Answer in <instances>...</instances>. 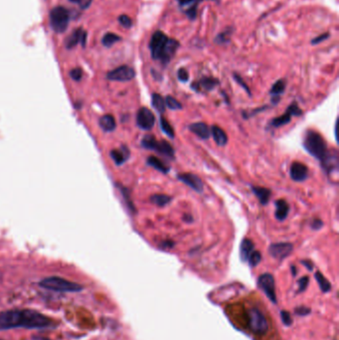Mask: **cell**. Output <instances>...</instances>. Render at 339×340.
I'll use <instances>...</instances> for the list:
<instances>
[{"label": "cell", "instance_id": "cell-34", "mask_svg": "<svg viewBox=\"0 0 339 340\" xmlns=\"http://www.w3.org/2000/svg\"><path fill=\"white\" fill-rule=\"evenodd\" d=\"M262 261V254L259 251H253V253L250 255L248 262L251 267H256L260 264Z\"/></svg>", "mask_w": 339, "mask_h": 340}, {"label": "cell", "instance_id": "cell-14", "mask_svg": "<svg viewBox=\"0 0 339 340\" xmlns=\"http://www.w3.org/2000/svg\"><path fill=\"white\" fill-rule=\"evenodd\" d=\"M289 175L293 181H296V182L304 181L308 176V168L305 164L298 161H294L290 165Z\"/></svg>", "mask_w": 339, "mask_h": 340}, {"label": "cell", "instance_id": "cell-39", "mask_svg": "<svg viewBox=\"0 0 339 340\" xmlns=\"http://www.w3.org/2000/svg\"><path fill=\"white\" fill-rule=\"evenodd\" d=\"M281 317H282V321L283 322V324H285L286 326H289L292 323V318L289 314V312L283 310L281 312Z\"/></svg>", "mask_w": 339, "mask_h": 340}, {"label": "cell", "instance_id": "cell-33", "mask_svg": "<svg viewBox=\"0 0 339 340\" xmlns=\"http://www.w3.org/2000/svg\"><path fill=\"white\" fill-rule=\"evenodd\" d=\"M165 105H166V108H169L173 111H177V110L182 109L181 103L178 102L174 97H171V96H167L165 98Z\"/></svg>", "mask_w": 339, "mask_h": 340}, {"label": "cell", "instance_id": "cell-2", "mask_svg": "<svg viewBox=\"0 0 339 340\" xmlns=\"http://www.w3.org/2000/svg\"><path fill=\"white\" fill-rule=\"evenodd\" d=\"M179 47L180 43L176 39L169 38L161 31H155L149 42L152 59L159 61L164 66L173 59Z\"/></svg>", "mask_w": 339, "mask_h": 340}, {"label": "cell", "instance_id": "cell-40", "mask_svg": "<svg viewBox=\"0 0 339 340\" xmlns=\"http://www.w3.org/2000/svg\"><path fill=\"white\" fill-rule=\"evenodd\" d=\"M329 36H330V34H329L328 32H326V33H323V34H321V35H319V36H317V37L313 38V39L311 40V44H312V45L319 44V43L323 42L324 40L328 39V38H329Z\"/></svg>", "mask_w": 339, "mask_h": 340}, {"label": "cell", "instance_id": "cell-43", "mask_svg": "<svg viewBox=\"0 0 339 340\" xmlns=\"http://www.w3.org/2000/svg\"><path fill=\"white\" fill-rule=\"evenodd\" d=\"M322 226H323V222L320 219H317V218H315L312 221V223H311V228L313 230H319V229L322 228Z\"/></svg>", "mask_w": 339, "mask_h": 340}, {"label": "cell", "instance_id": "cell-18", "mask_svg": "<svg viewBox=\"0 0 339 340\" xmlns=\"http://www.w3.org/2000/svg\"><path fill=\"white\" fill-rule=\"evenodd\" d=\"M189 130L191 132H193L194 134H196L198 137H200L201 139H208L210 137V128L209 126L203 122V121H199V122H193L188 126Z\"/></svg>", "mask_w": 339, "mask_h": 340}, {"label": "cell", "instance_id": "cell-26", "mask_svg": "<svg viewBox=\"0 0 339 340\" xmlns=\"http://www.w3.org/2000/svg\"><path fill=\"white\" fill-rule=\"evenodd\" d=\"M285 87H286V82L285 80L283 79H281L279 81H277L271 91H270V94L273 96V100L277 99V101H280V96L282 95L284 93V90H285Z\"/></svg>", "mask_w": 339, "mask_h": 340}, {"label": "cell", "instance_id": "cell-17", "mask_svg": "<svg viewBox=\"0 0 339 340\" xmlns=\"http://www.w3.org/2000/svg\"><path fill=\"white\" fill-rule=\"evenodd\" d=\"M86 37H87V33L82 28H78V29H76V31L74 33H72L68 37V39L66 41V47L68 49H72L79 43H82V45L85 46Z\"/></svg>", "mask_w": 339, "mask_h": 340}, {"label": "cell", "instance_id": "cell-37", "mask_svg": "<svg viewBox=\"0 0 339 340\" xmlns=\"http://www.w3.org/2000/svg\"><path fill=\"white\" fill-rule=\"evenodd\" d=\"M177 78H178V80H179L180 82L186 83V82L189 80V74H188V72L186 71V69H184V68L179 69L178 72H177Z\"/></svg>", "mask_w": 339, "mask_h": 340}, {"label": "cell", "instance_id": "cell-32", "mask_svg": "<svg viewBox=\"0 0 339 340\" xmlns=\"http://www.w3.org/2000/svg\"><path fill=\"white\" fill-rule=\"evenodd\" d=\"M121 38L114 34V33H107L104 37H103V44L106 46V47H111L113 46L114 43L120 41Z\"/></svg>", "mask_w": 339, "mask_h": 340}, {"label": "cell", "instance_id": "cell-35", "mask_svg": "<svg viewBox=\"0 0 339 340\" xmlns=\"http://www.w3.org/2000/svg\"><path fill=\"white\" fill-rule=\"evenodd\" d=\"M118 22L120 23V25L124 28H130L132 26V20L130 19V17H128L125 14H122L118 17Z\"/></svg>", "mask_w": 339, "mask_h": 340}, {"label": "cell", "instance_id": "cell-41", "mask_svg": "<svg viewBox=\"0 0 339 340\" xmlns=\"http://www.w3.org/2000/svg\"><path fill=\"white\" fill-rule=\"evenodd\" d=\"M70 76L73 80L75 81H80L82 79V76H83V72L80 68H76V69H73L71 72H70Z\"/></svg>", "mask_w": 339, "mask_h": 340}, {"label": "cell", "instance_id": "cell-6", "mask_svg": "<svg viewBox=\"0 0 339 340\" xmlns=\"http://www.w3.org/2000/svg\"><path fill=\"white\" fill-rule=\"evenodd\" d=\"M49 19L51 28L56 33H63L68 28L70 21V12L65 7L58 6L51 10Z\"/></svg>", "mask_w": 339, "mask_h": 340}, {"label": "cell", "instance_id": "cell-13", "mask_svg": "<svg viewBox=\"0 0 339 340\" xmlns=\"http://www.w3.org/2000/svg\"><path fill=\"white\" fill-rule=\"evenodd\" d=\"M178 180L189 186L191 189H193L196 192L202 193L204 191V184L199 176L193 173H182L177 175Z\"/></svg>", "mask_w": 339, "mask_h": 340}, {"label": "cell", "instance_id": "cell-4", "mask_svg": "<svg viewBox=\"0 0 339 340\" xmlns=\"http://www.w3.org/2000/svg\"><path fill=\"white\" fill-rule=\"evenodd\" d=\"M39 284L43 288L62 292H77L83 289V286L81 284L67 281L59 277L46 278L42 280Z\"/></svg>", "mask_w": 339, "mask_h": 340}, {"label": "cell", "instance_id": "cell-25", "mask_svg": "<svg viewBox=\"0 0 339 340\" xmlns=\"http://www.w3.org/2000/svg\"><path fill=\"white\" fill-rule=\"evenodd\" d=\"M100 126L103 128V130L107 132H111L115 129L116 122L114 117L112 114H105L100 119Z\"/></svg>", "mask_w": 339, "mask_h": 340}, {"label": "cell", "instance_id": "cell-16", "mask_svg": "<svg viewBox=\"0 0 339 340\" xmlns=\"http://www.w3.org/2000/svg\"><path fill=\"white\" fill-rule=\"evenodd\" d=\"M202 0H178V4L185 9V14L190 20H195L197 17V9Z\"/></svg>", "mask_w": 339, "mask_h": 340}, {"label": "cell", "instance_id": "cell-45", "mask_svg": "<svg viewBox=\"0 0 339 340\" xmlns=\"http://www.w3.org/2000/svg\"><path fill=\"white\" fill-rule=\"evenodd\" d=\"M302 263V265H304V267L305 268H307L309 271H312V269H313V265L309 262V261H302L301 262Z\"/></svg>", "mask_w": 339, "mask_h": 340}, {"label": "cell", "instance_id": "cell-22", "mask_svg": "<svg viewBox=\"0 0 339 340\" xmlns=\"http://www.w3.org/2000/svg\"><path fill=\"white\" fill-rule=\"evenodd\" d=\"M146 163H147V165L153 167L154 169L158 170L159 172H161L163 174H166V173H168L169 171H170V167H169L168 165H166L163 161H161L156 156H153V155L148 156L147 159H146Z\"/></svg>", "mask_w": 339, "mask_h": 340}, {"label": "cell", "instance_id": "cell-3", "mask_svg": "<svg viewBox=\"0 0 339 340\" xmlns=\"http://www.w3.org/2000/svg\"><path fill=\"white\" fill-rule=\"evenodd\" d=\"M303 147L311 156L315 157L320 162L323 161L329 152L325 139L319 132L312 129H309L305 132L303 138Z\"/></svg>", "mask_w": 339, "mask_h": 340}, {"label": "cell", "instance_id": "cell-1", "mask_svg": "<svg viewBox=\"0 0 339 340\" xmlns=\"http://www.w3.org/2000/svg\"><path fill=\"white\" fill-rule=\"evenodd\" d=\"M48 316L31 309H12L0 312V330L12 328L42 329L54 326Z\"/></svg>", "mask_w": 339, "mask_h": 340}, {"label": "cell", "instance_id": "cell-20", "mask_svg": "<svg viewBox=\"0 0 339 340\" xmlns=\"http://www.w3.org/2000/svg\"><path fill=\"white\" fill-rule=\"evenodd\" d=\"M276 213H275V217L279 220V221H283L285 220V218L287 217L288 213H289V205L287 204V202L283 199H279L276 201Z\"/></svg>", "mask_w": 339, "mask_h": 340}, {"label": "cell", "instance_id": "cell-23", "mask_svg": "<svg viewBox=\"0 0 339 340\" xmlns=\"http://www.w3.org/2000/svg\"><path fill=\"white\" fill-rule=\"evenodd\" d=\"M252 191L256 195V197L259 199L260 203L262 205H267L270 201L272 192L270 189L262 186H252Z\"/></svg>", "mask_w": 339, "mask_h": 340}, {"label": "cell", "instance_id": "cell-28", "mask_svg": "<svg viewBox=\"0 0 339 340\" xmlns=\"http://www.w3.org/2000/svg\"><path fill=\"white\" fill-rule=\"evenodd\" d=\"M172 198L166 194H154L150 197L151 203L158 207H164L171 202Z\"/></svg>", "mask_w": 339, "mask_h": 340}, {"label": "cell", "instance_id": "cell-47", "mask_svg": "<svg viewBox=\"0 0 339 340\" xmlns=\"http://www.w3.org/2000/svg\"><path fill=\"white\" fill-rule=\"evenodd\" d=\"M213 1H216V0H213Z\"/></svg>", "mask_w": 339, "mask_h": 340}, {"label": "cell", "instance_id": "cell-11", "mask_svg": "<svg viewBox=\"0 0 339 340\" xmlns=\"http://www.w3.org/2000/svg\"><path fill=\"white\" fill-rule=\"evenodd\" d=\"M108 79L116 82H128L135 77V71L126 65L120 66L108 73Z\"/></svg>", "mask_w": 339, "mask_h": 340}, {"label": "cell", "instance_id": "cell-38", "mask_svg": "<svg viewBox=\"0 0 339 340\" xmlns=\"http://www.w3.org/2000/svg\"><path fill=\"white\" fill-rule=\"evenodd\" d=\"M308 283H309V278L304 276L302 277L299 281H298V291L299 292H302L306 289L307 285H308Z\"/></svg>", "mask_w": 339, "mask_h": 340}, {"label": "cell", "instance_id": "cell-31", "mask_svg": "<svg viewBox=\"0 0 339 340\" xmlns=\"http://www.w3.org/2000/svg\"><path fill=\"white\" fill-rule=\"evenodd\" d=\"M314 276H315V279H316V281L320 286V289L323 292H328L331 289V284L327 281V279L320 272H316Z\"/></svg>", "mask_w": 339, "mask_h": 340}, {"label": "cell", "instance_id": "cell-21", "mask_svg": "<svg viewBox=\"0 0 339 340\" xmlns=\"http://www.w3.org/2000/svg\"><path fill=\"white\" fill-rule=\"evenodd\" d=\"M255 251V244L252 240L245 238L243 239L241 246H240V257L243 262H247L250 255Z\"/></svg>", "mask_w": 339, "mask_h": 340}, {"label": "cell", "instance_id": "cell-15", "mask_svg": "<svg viewBox=\"0 0 339 340\" xmlns=\"http://www.w3.org/2000/svg\"><path fill=\"white\" fill-rule=\"evenodd\" d=\"M219 85V81L213 77H204L198 82H194L191 85V88L195 92H200V91H212Z\"/></svg>", "mask_w": 339, "mask_h": 340}, {"label": "cell", "instance_id": "cell-24", "mask_svg": "<svg viewBox=\"0 0 339 340\" xmlns=\"http://www.w3.org/2000/svg\"><path fill=\"white\" fill-rule=\"evenodd\" d=\"M111 156L116 165H121L129 157V150L125 146H122L120 149L112 150Z\"/></svg>", "mask_w": 339, "mask_h": 340}, {"label": "cell", "instance_id": "cell-42", "mask_svg": "<svg viewBox=\"0 0 339 340\" xmlns=\"http://www.w3.org/2000/svg\"><path fill=\"white\" fill-rule=\"evenodd\" d=\"M69 1H71V2H74V3H77V4H79L82 8H88L90 5H91V3H92V1H93V0H69Z\"/></svg>", "mask_w": 339, "mask_h": 340}, {"label": "cell", "instance_id": "cell-10", "mask_svg": "<svg viewBox=\"0 0 339 340\" xmlns=\"http://www.w3.org/2000/svg\"><path fill=\"white\" fill-rule=\"evenodd\" d=\"M155 123L153 113L147 108H140L136 113V124L143 130H150Z\"/></svg>", "mask_w": 339, "mask_h": 340}, {"label": "cell", "instance_id": "cell-46", "mask_svg": "<svg viewBox=\"0 0 339 340\" xmlns=\"http://www.w3.org/2000/svg\"><path fill=\"white\" fill-rule=\"evenodd\" d=\"M292 274H293V276L295 275V268H294V266H292Z\"/></svg>", "mask_w": 339, "mask_h": 340}, {"label": "cell", "instance_id": "cell-8", "mask_svg": "<svg viewBox=\"0 0 339 340\" xmlns=\"http://www.w3.org/2000/svg\"><path fill=\"white\" fill-rule=\"evenodd\" d=\"M258 285L263 289L266 295L273 303H277V294H276V283L273 275L263 274L258 279Z\"/></svg>", "mask_w": 339, "mask_h": 340}, {"label": "cell", "instance_id": "cell-7", "mask_svg": "<svg viewBox=\"0 0 339 340\" xmlns=\"http://www.w3.org/2000/svg\"><path fill=\"white\" fill-rule=\"evenodd\" d=\"M248 322L250 329L256 334H265L269 329V323L264 313L256 308H250L248 310Z\"/></svg>", "mask_w": 339, "mask_h": 340}, {"label": "cell", "instance_id": "cell-29", "mask_svg": "<svg viewBox=\"0 0 339 340\" xmlns=\"http://www.w3.org/2000/svg\"><path fill=\"white\" fill-rule=\"evenodd\" d=\"M160 127H161V130L168 136V137H170V138H174L175 136V132H174V129L173 127L171 126V124L168 122V120L163 116L161 115L160 116Z\"/></svg>", "mask_w": 339, "mask_h": 340}, {"label": "cell", "instance_id": "cell-36", "mask_svg": "<svg viewBox=\"0 0 339 340\" xmlns=\"http://www.w3.org/2000/svg\"><path fill=\"white\" fill-rule=\"evenodd\" d=\"M233 77H234V80L247 92V94L249 95V96H252V94H251V92H250V89H249V87L247 86V84L244 82V80L241 78V76L240 75H238V74H236V73H234L233 74Z\"/></svg>", "mask_w": 339, "mask_h": 340}, {"label": "cell", "instance_id": "cell-5", "mask_svg": "<svg viewBox=\"0 0 339 340\" xmlns=\"http://www.w3.org/2000/svg\"><path fill=\"white\" fill-rule=\"evenodd\" d=\"M141 146L148 150L157 151L161 155H164L166 157H169L173 159L174 158V148L168 141L162 139L157 140L154 135L152 134H146L143 136L141 140Z\"/></svg>", "mask_w": 339, "mask_h": 340}, {"label": "cell", "instance_id": "cell-12", "mask_svg": "<svg viewBox=\"0 0 339 340\" xmlns=\"http://www.w3.org/2000/svg\"><path fill=\"white\" fill-rule=\"evenodd\" d=\"M292 250H293L292 244L285 243V242L274 243L269 248L270 255L277 260H283L287 258L291 254Z\"/></svg>", "mask_w": 339, "mask_h": 340}, {"label": "cell", "instance_id": "cell-30", "mask_svg": "<svg viewBox=\"0 0 339 340\" xmlns=\"http://www.w3.org/2000/svg\"><path fill=\"white\" fill-rule=\"evenodd\" d=\"M233 33V29L232 28H227L224 31L220 32L216 38H215V43L218 45H225L227 43L230 42V38L231 35Z\"/></svg>", "mask_w": 339, "mask_h": 340}, {"label": "cell", "instance_id": "cell-9", "mask_svg": "<svg viewBox=\"0 0 339 340\" xmlns=\"http://www.w3.org/2000/svg\"><path fill=\"white\" fill-rule=\"evenodd\" d=\"M302 114V111L299 109L296 103H292L288 106L285 113L281 116L275 117L271 121V125L274 127H280L285 125L290 122L292 116H300Z\"/></svg>", "mask_w": 339, "mask_h": 340}, {"label": "cell", "instance_id": "cell-44", "mask_svg": "<svg viewBox=\"0 0 339 340\" xmlns=\"http://www.w3.org/2000/svg\"><path fill=\"white\" fill-rule=\"evenodd\" d=\"M309 312H310V309L305 306H300L295 309V313L299 315H307Z\"/></svg>", "mask_w": 339, "mask_h": 340}, {"label": "cell", "instance_id": "cell-19", "mask_svg": "<svg viewBox=\"0 0 339 340\" xmlns=\"http://www.w3.org/2000/svg\"><path fill=\"white\" fill-rule=\"evenodd\" d=\"M210 133L212 134L213 139L218 146H225L228 143V136L220 126L213 125L210 129Z\"/></svg>", "mask_w": 339, "mask_h": 340}, {"label": "cell", "instance_id": "cell-27", "mask_svg": "<svg viewBox=\"0 0 339 340\" xmlns=\"http://www.w3.org/2000/svg\"><path fill=\"white\" fill-rule=\"evenodd\" d=\"M151 104L152 107L159 113H164L166 111V105H165V99L159 95V94H152L151 96Z\"/></svg>", "mask_w": 339, "mask_h": 340}]
</instances>
